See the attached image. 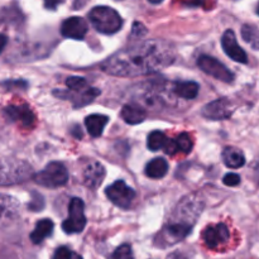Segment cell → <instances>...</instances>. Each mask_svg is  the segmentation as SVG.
<instances>
[{
	"label": "cell",
	"instance_id": "6da1fadb",
	"mask_svg": "<svg viewBox=\"0 0 259 259\" xmlns=\"http://www.w3.org/2000/svg\"><path fill=\"white\" fill-rule=\"evenodd\" d=\"M175 48L166 40L149 39L118 51L101 63V70L111 76L136 77L149 75L175 62Z\"/></svg>",
	"mask_w": 259,
	"mask_h": 259
},
{
	"label": "cell",
	"instance_id": "7a4b0ae2",
	"mask_svg": "<svg viewBox=\"0 0 259 259\" xmlns=\"http://www.w3.org/2000/svg\"><path fill=\"white\" fill-rule=\"evenodd\" d=\"M89 20L93 27L103 34L111 35L118 33L123 27V19L115 9L106 5H98L89 13Z\"/></svg>",
	"mask_w": 259,
	"mask_h": 259
},
{
	"label": "cell",
	"instance_id": "3957f363",
	"mask_svg": "<svg viewBox=\"0 0 259 259\" xmlns=\"http://www.w3.org/2000/svg\"><path fill=\"white\" fill-rule=\"evenodd\" d=\"M194 228V223L187 222V220L182 219V218L177 217L174 214V220H169L161 232L157 234L154 244L157 247H171V245L177 244L179 242L184 240L185 238L189 237Z\"/></svg>",
	"mask_w": 259,
	"mask_h": 259
},
{
	"label": "cell",
	"instance_id": "277c9868",
	"mask_svg": "<svg viewBox=\"0 0 259 259\" xmlns=\"http://www.w3.org/2000/svg\"><path fill=\"white\" fill-rule=\"evenodd\" d=\"M38 185L48 189H57L65 186L68 181V171L61 162H51L34 176Z\"/></svg>",
	"mask_w": 259,
	"mask_h": 259
},
{
	"label": "cell",
	"instance_id": "5b68a950",
	"mask_svg": "<svg viewBox=\"0 0 259 259\" xmlns=\"http://www.w3.org/2000/svg\"><path fill=\"white\" fill-rule=\"evenodd\" d=\"M85 202L80 197H72L68 204V217L62 223V229L66 234H77L86 227Z\"/></svg>",
	"mask_w": 259,
	"mask_h": 259
},
{
	"label": "cell",
	"instance_id": "8992f818",
	"mask_svg": "<svg viewBox=\"0 0 259 259\" xmlns=\"http://www.w3.org/2000/svg\"><path fill=\"white\" fill-rule=\"evenodd\" d=\"M105 195L115 206L125 210L132 206L137 196L134 189L128 186L123 180H118L114 184H111L110 186L106 187Z\"/></svg>",
	"mask_w": 259,
	"mask_h": 259
},
{
	"label": "cell",
	"instance_id": "52a82bcc",
	"mask_svg": "<svg viewBox=\"0 0 259 259\" xmlns=\"http://www.w3.org/2000/svg\"><path fill=\"white\" fill-rule=\"evenodd\" d=\"M197 66L204 71L206 75L223 81L225 83H232L234 81V73L215 57L207 55H201L197 58Z\"/></svg>",
	"mask_w": 259,
	"mask_h": 259
},
{
	"label": "cell",
	"instance_id": "ba28073f",
	"mask_svg": "<svg viewBox=\"0 0 259 259\" xmlns=\"http://www.w3.org/2000/svg\"><path fill=\"white\" fill-rule=\"evenodd\" d=\"M233 110L234 108L232 101L228 98H220L202 108V116L209 120H224L232 116Z\"/></svg>",
	"mask_w": 259,
	"mask_h": 259
},
{
	"label": "cell",
	"instance_id": "9c48e42d",
	"mask_svg": "<svg viewBox=\"0 0 259 259\" xmlns=\"http://www.w3.org/2000/svg\"><path fill=\"white\" fill-rule=\"evenodd\" d=\"M205 245L210 249H217L222 245L227 244L230 239V232L228 227L223 223L215 225H209L201 234Z\"/></svg>",
	"mask_w": 259,
	"mask_h": 259
},
{
	"label": "cell",
	"instance_id": "30bf717a",
	"mask_svg": "<svg viewBox=\"0 0 259 259\" xmlns=\"http://www.w3.org/2000/svg\"><path fill=\"white\" fill-rule=\"evenodd\" d=\"M32 176V167L25 162L12 163L9 167L4 164L2 169V185H13L25 181Z\"/></svg>",
	"mask_w": 259,
	"mask_h": 259
},
{
	"label": "cell",
	"instance_id": "8fae6325",
	"mask_svg": "<svg viewBox=\"0 0 259 259\" xmlns=\"http://www.w3.org/2000/svg\"><path fill=\"white\" fill-rule=\"evenodd\" d=\"M222 46L224 52L229 58L238 63H248V56L245 51L238 43L235 33L232 29H227L222 37Z\"/></svg>",
	"mask_w": 259,
	"mask_h": 259
},
{
	"label": "cell",
	"instance_id": "7c38bea8",
	"mask_svg": "<svg viewBox=\"0 0 259 259\" xmlns=\"http://www.w3.org/2000/svg\"><path fill=\"white\" fill-rule=\"evenodd\" d=\"M4 114L10 121H17L24 128H33L35 115L28 105H9L4 109Z\"/></svg>",
	"mask_w": 259,
	"mask_h": 259
},
{
	"label": "cell",
	"instance_id": "4fadbf2b",
	"mask_svg": "<svg viewBox=\"0 0 259 259\" xmlns=\"http://www.w3.org/2000/svg\"><path fill=\"white\" fill-rule=\"evenodd\" d=\"M53 94L56 96H60L61 99L72 100L73 108L78 109L95 100L96 96L100 95V90L96 88H85L80 91H75V93H70V91H67V93L66 91H53Z\"/></svg>",
	"mask_w": 259,
	"mask_h": 259
},
{
	"label": "cell",
	"instance_id": "5bb4252c",
	"mask_svg": "<svg viewBox=\"0 0 259 259\" xmlns=\"http://www.w3.org/2000/svg\"><path fill=\"white\" fill-rule=\"evenodd\" d=\"M88 30V24L80 17L67 18L61 24V34L65 38H70V39L82 40Z\"/></svg>",
	"mask_w": 259,
	"mask_h": 259
},
{
	"label": "cell",
	"instance_id": "9a60e30c",
	"mask_svg": "<svg viewBox=\"0 0 259 259\" xmlns=\"http://www.w3.org/2000/svg\"><path fill=\"white\" fill-rule=\"evenodd\" d=\"M105 177V168L99 162H91L82 172V182L90 190L99 189Z\"/></svg>",
	"mask_w": 259,
	"mask_h": 259
},
{
	"label": "cell",
	"instance_id": "2e32d148",
	"mask_svg": "<svg viewBox=\"0 0 259 259\" xmlns=\"http://www.w3.org/2000/svg\"><path fill=\"white\" fill-rule=\"evenodd\" d=\"M192 147H194V142H192V138L190 137V134L181 133L176 139H168L167 144L164 146L163 151L168 156H174L176 153L189 154L192 151Z\"/></svg>",
	"mask_w": 259,
	"mask_h": 259
},
{
	"label": "cell",
	"instance_id": "e0dca14e",
	"mask_svg": "<svg viewBox=\"0 0 259 259\" xmlns=\"http://www.w3.org/2000/svg\"><path fill=\"white\" fill-rule=\"evenodd\" d=\"M121 118L126 124L137 125V124H141L142 121L146 120L147 113L138 104H125L121 109Z\"/></svg>",
	"mask_w": 259,
	"mask_h": 259
},
{
	"label": "cell",
	"instance_id": "ac0fdd59",
	"mask_svg": "<svg viewBox=\"0 0 259 259\" xmlns=\"http://www.w3.org/2000/svg\"><path fill=\"white\" fill-rule=\"evenodd\" d=\"M200 85L195 81H176L172 83V93L186 100H192L199 95Z\"/></svg>",
	"mask_w": 259,
	"mask_h": 259
},
{
	"label": "cell",
	"instance_id": "d6986e66",
	"mask_svg": "<svg viewBox=\"0 0 259 259\" xmlns=\"http://www.w3.org/2000/svg\"><path fill=\"white\" fill-rule=\"evenodd\" d=\"M109 123V116L101 114H91L85 118V126L93 138H99L104 133V128Z\"/></svg>",
	"mask_w": 259,
	"mask_h": 259
},
{
	"label": "cell",
	"instance_id": "ffe728a7",
	"mask_svg": "<svg viewBox=\"0 0 259 259\" xmlns=\"http://www.w3.org/2000/svg\"><path fill=\"white\" fill-rule=\"evenodd\" d=\"M53 228H55V224H53L52 220L50 219H42L35 224L34 230L30 233L29 239L33 244H40L43 240L47 237L52 235Z\"/></svg>",
	"mask_w": 259,
	"mask_h": 259
},
{
	"label": "cell",
	"instance_id": "44dd1931",
	"mask_svg": "<svg viewBox=\"0 0 259 259\" xmlns=\"http://www.w3.org/2000/svg\"><path fill=\"white\" fill-rule=\"evenodd\" d=\"M223 162L229 168H240L245 164V157L240 149L235 147H225L222 153Z\"/></svg>",
	"mask_w": 259,
	"mask_h": 259
},
{
	"label": "cell",
	"instance_id": "7402d4cb",
	"mask_svg": "<svg viewBox=\"0 0 259 259\" xmlns=\"http://www.w3.org/2000/svg\"><path fill=\"white\" fill-rule=\"evenodd\" d=\"M168 168V162L164 158H162V157H157V158H153L152 161L148 162L144 172H146V175L149 179L158 180L163 179L166 176Z\"/></svg>",
	"mask_w": 259,
	"mask_h": 259
},
{
	"label": "cell",
	"instance_id": "603a6c76",
	"mask_svg": "<svg viewBox=\"0 0 259 259\" xmlns=\"http://www.w3.org/2000/svg\"><path fill=\"white\" fill-rule=\"evenodd\" d=\"M167 138L166 134L161 131H154L152 133H149L148 138H147V147H148L149 151L157 152L159 149H163L164 146L167 144Z\"/></svg>",
	"mask_w": 259,
	"mask_h": 259
},
{
	"label": "cell",
	"instance_id": "cb8c5ba5",
	"mask_svg": "<svg viewBox=\"0 0 259 259\" xmlns=\"http://www.w3.org/2000/svg\"><path fill=\"white\" fill-rule=\"evenodd\" d=\"M242 37L254 50H259V29L255 25L244 24L242 27Z\"/></svg>",
	"mask_w": 259,
	"mask_h": 259
},
{
	"label": "cell",
	"instance_id": "d4e9b609",
	"mask_svg": "<svg viewBox=\"0 0 259 259\" xmlns=\"http://www.w3.org/2000/svg\"><path fill=\"white\" fill-rule=\"evenodd\" d=\"M66 86L68 88V90L80 91L88 86V81H86V78L80 77V76H71L66 80Z\"/></svg>",
	"mask_w": 259,
	"mask_h": 259
},
{
	"label": "cell",
	"instance_id": "484cf974",
	"mask_svg": "<svg viewBox=\"0 0 259 259\" xmlns=\"http://www.w3.org/2000/svg\"><path fill=\"white\" fill-rule=\"evenodd\" d=\"M43 207H45V199H43V196L40 194H38V192L33 191L32 200H30V202L28 204V209H29L30 211L38 212L42 211Z\"/></svg>",
	"mask_w": 259,
	"mask_h": 259
},
{
	"label": "cell",
	"instance_id": "4316f807",
	"mask_svg": "<svg viewBox=\"0 0 259 259\" xmlns=\"http://www.w3.org/2000/svg\"><path fill=\"white\" fill-rule=\"evenodd\" d=\"M53 258L55 259H72V258H81L80 254L72 252L71 249H68L67 247H60L56 249V252L53 253Z\"/></svg>",
	"mask_w": 259,
	"mask_h": 259
},
{
	"label": "cell",
	"instance_id": "83f0119b",
	"mask_svg": "<svg viewBox=\"0 0 259 259\" xmlns=\"http://www.w3.org/2000/svg\"><path fill=\"white\" fill-rule=\"evenodd\" d=\"M114 259H124V258H132L133 257V252H132V247L129 244H123L115 249V252L111 255Z\"/></svg>",
	"mask_w": 259,
	"mask_h": 259
},
{
	"label": "cell",
	"instance_id": "f1b7e54d",
	"mask_svg": "<svg viewBox=\"0 0 259 259\" xmlns=\"http://www.w3.org/2000/svg\"><path fill=\"white\" fill-rule=\"evenodd\" d=\"M223 184L229 187L238 186L240 184V176L237 174H227L223 177Z\"/></svg>",
	"mask_w": 259,
	"mask_h": 259
},
{
	"label": "cell",
	"instance_id": "f546056e",
	"mask_svg": "<svg viewBox=\"0 0 259 259\" xmlns=\"http://www.w3.org/2000/svg\"><path fill=\"white\" fill-rule=\"evenodd\" d=\"M27 86L28 83L23 80H15V81L8 80L3 82V88L5 89H23V90H25Z\"/></svg>",
	"mask_w": 259,
	"mask_h": 259
},
{
	"label": "cell",
	"instance_id": "4dcf8cb0",
	"mask_svg": "<svg viewBox=\"0 0 259 259\" xmlns=\"http://www.w3.org/2000/svg\"><path fill=\"white\" fill-rule=\"evenodd\" d=\"M144 34H147L146 27H144L143 24H141V23H138V22L134 23L133 29H132V33H131V37L141 38V37H143Z\"/></svg>",
	"mask_w": 259,
	"mask_h": 259
},
{
	"label": "cell",
	"instance_id": "1f68e13d",
	"mask_svg": "<svg viewBox=\"0 0 259 259\" xmlns=\"http://www.w3.org/2000/svg\"><path fill=\"white\" fill-rule=\"evenodd\" d=\"M43 2H45V7L47 8V9L55 10L57 9L58 5L65 3V0H43Z\"/></svg>",
	"mask_w": 259,
	"mask_h": 259
},
{
	"label": "cell",
	"instance_id": "d6a6232c",
	"mask_svg": "<svg viewBox=\"0 0 259 259\" xmlns=\"http://www.w3.org/2000/svg\"><path fill=\"white\" fill-rule=\"evenodd\" d=\"M71 133H72V136L75 137V138H77V139H81V138H82V136H83L82 131H81V128L78 125H73Z\"/></svg>",
	"mask_w": 259,
	"mask_h": 259
},
{
	"label": "cell",
	"instance_id": "836d02e7",
	"mask_svg": "<svg viewBox=\"0 0 259 259\" xmlns=\"http://www.w3.org/2000/svg\"><path fill=\"white\" fill-rule=\"evenodd\" d=\"M182 3L190 5V7H200V5H202L204 0H182Z\"/></svg>",
	"mask_w": 259,
	"mask_h": 259
},
{
	"label": "cell",
	"instance_id": "e575fe53",
	"mask_svg": "<svg viewBox=\"0 0 259 259\" xmlns=\"http://www.w3.org/2000/svg\"><path fill=\"white\" fill-rule=\"evenodd\" d=\"M7 40H8L7 35L2 34V46H0V47H2V52L5 50V46H7Z\"/></svg>",
	"mask_w": 259,
	"mask_h": 259
},
{
	"label": "cell",
	"instance_id": "d590c367",
	"mask_svg": "<svg viewBox=\"0 0 259 259\" xmlns=\"http://www.w3.org/2000/svg\"><path fill=\"white\" fill-rule=\"evenodd\" d=\"M254 169H255V177L259 180V161L257 162V164H255Z\"/></svg>",
	"mask_w": 259,
	"mask_h": 259
},
{
	"label": "cell",
	"instance_id": "8d00e7d4",
	"mask_svg": "<svg viewBox=\"0 0 259 259\" xmlns=\"http://www.w3.org/2000/svg\"><path fill=\"white\" fill-rule=\"evenodd\" d=\"M149 3H151V4H154V5H157V4H161L162 2H163V0H148Z\"/></svg>",
	"mask_w": 259,
	"mask_h": 259
},
{
	"label": "cell",
	"instance_id": "74e56055",
	"mask_svg": "<svg viewBox=\"0 0 259 259\" xmlns=\"http://www.w3.org/2000/svg\"><path fill=\"white\" fill-rule=\"evenodd\" d=\"M257 14L259 15V3H258V5H257Z\"/></svg>",
	"mask_w": 259,
	"mask_h": 259
}]
</instances>
